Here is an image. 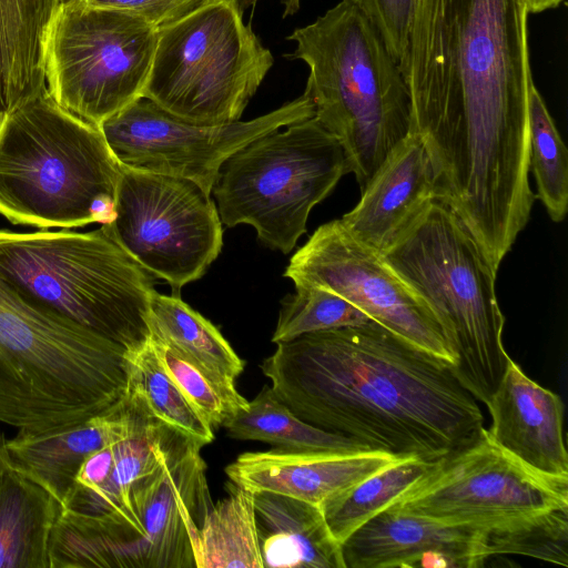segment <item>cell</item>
I'll list each match as a JSON object with an SVG mask.
<instances>
[{
	"label": "cell",
	"mask_w": 568,
	"mask_h": 568,
	"mask_svg": "<svg viewBox=\"0 0 568 568\" xmlns=\"http://www.w3.org/2000/svg\"><path fill=\"white\" fill-rule=\"evenodd\" d=\"M436 197L426 149L410 132L384 159L356 206L341 219L361 242L383 253Z\"/></svg>",
	"instance_id": "obj_20"
},
{
	"label": "cell",
	"mask_w": 568,
	"mask_h": 568,
	"mask_svg": "<svg viewBox=\"0 0 568 568\" xmlns=\"http://www.w3.org/2000/svg\"><path fill=\"white\" fill-rule=\"evenodd\" d=\"M0 275L32 302L126 351L150 337L153 276L109 234L0 229Z\"/></svg>",
	"instance_id": "obj_7"
},
{
	"label": "cell",
	"mask_w": 568,
	"mask_h": 568,
	"mask_svg": "<svg viewBox=\"0 0 568 568\" xmlns=\"http://www.w3.org/2000/svg\"><path fill=\"white\" fill-rule=\"evenodd\" d=\"M225 1H230V2H233L234 4H236L237 0H225Z\"/></svg>",
	"instance_id": "obj_39"
},
{
	"label": "cell",
	"mask_w": 568,
	"mask_h": 568,
	"mask_svg": "<svg viewBox=\"0 0 568 568\" xmlns=\"http://www.w3.org/2000/svg\"><path fill=\"white\" fill-rule=\"evenodd\" d=\"M529 171L537 195L554 222L568 210V154L555 122L534 81L528 91Z\"/></svg>",
	"instance_id": "obj_30"
},
{
	"label": "cell",
	"mask_w": 568,
	"mask_h": 568,
	"mask_svg": "<svg viewBox=\"0 0 568 568\" xmlns=\"http://www.w3.org/2000/svg\"><path fill=\"white\" fill-rule=\"evenodd\" d=\"M196 568H264L254 493L233 485L229 497L212 505L194 549Z\"/></svg>",
	"instance_id": "obj_27"
},
{
	"label": "cell",
	"mask_w": 568,
	"mask_h": 568,
	"mask_svg": "<svg viewBox=\"0 0 568 568\" xmlns=\"http://www.w3.org/2000/svg\"><path fill=\"white\" fill-rule=\"evenodd\" d=\"M487 558L521 555L568 566V509H554L481 528Z\"/></svg>",
	"instance_id": "obj_31"
},
{
	"label": "cell",
	"mask_w": 568,
	"mask_h": 568,
	"mask_svg": "<svg viewBox=\"0 0 568 568\" xmlns=\"http://www.w3.org/2000/svg\"><path fill=\"white\" fill-rule=\"evenodd\" d=\"M120 175L100 128L62 109L47 89L0 123V215L12 224H108Z\"/></svg>",
	"instance_id": "obj_5"
},
{
	"label": "cell",
	"mask_w": 568,
	"mask_h": 568,
	"mask_svg": "<svg viewBox=\"0 0 568 568\" xmlns=\"http://www.w3.org/2000/svg\"><path fill=\"white\" fill-rule=\"evenodd\" d=\"M381 36L392 58L400 62L405 55L416 0H352Z\"/></svg>",
	"instance_id": "obj_34"
},
{
	"label": "cell",
	"mask_w": 568,
	"mask_h": 568,
	"mask_svg": "<svg viewBox=\"0 0 568 568\" xmlns=\"http://www.w3.org/2000/svg\"><path fill=\"white\" fill-rule=\"evenodd\" d=\"M242 14L233 2L207 0L159 29L142 97L187 121H240L274 61Z\"/></svg>",
	"instance_id": "obj_10"
},
{
	"label": "cell",
	"mask_w": 568,
	"mask_h": 568,
	"mask_svg": "<svg viewBox=\"0 0 568 568\" xmlns=\"http://www.w3.org/2000/svg\"><path fill=\"white\" fill-rule=\"evenodd\" d=\"M480 527L385 508L341 545L345 568L466 567L488 559Z\"/></svg>",
	"instance_id": "obj_16"
},
{
	"label": "cell",
	"mask_w": 568,
	"mask_h": 568,
	"mask_svg": "<svg viewBox=\"0 0 568 568\" xmlns=\"http://www.w3.org/2000/svg\"><path fill=\"white\" fill-rule=\"evenodd\" d=\"M60 500L0 447V568H51Z\"/></svg>",
	"instance_id": "obj_22"
},
{
	"label": "cell",
	"mask_w": 568,
	"mask_h": 568,
	"mask_svg": "<svg viewBox=\"0 0 568 568\" xmlns=\"http://www.w3.org/2000/svg\"><path fill=\"white\" fill-rule=\"evenodd\" d=\"M435 463L405 458L323 503L320 508L334 539L342 545L356 529L387 508L424 476Z\"/></svg>",
	"instance_id": "obj_29"
},
{
	"label": "cell",
	"mask_w": 568,
	"mask_h": 568,
	"mask_svg": "<svg viewBox=\"0 0 568 568\" xmlns=\"http://www.w3.org/2000/svg\"><path fill=\"white\" fill-rule=\"evenodd\" d=\"M387 508L490 528L568 509V477L531 469L498 446L484 427L474 442L436 460Z\"/></svg>",
	"instance_id": "obj_13"
},
{
	"label": "cell",
	"mask_w": 568,
	"mask_h": 568,
	"mask_svg": "<svg viewBox=\"0 0 568 568\" xmlns=\"http://www.w3.org/2000/svg\"><path fill=\"white\" fill-rule=\"evenodd\" d=\"M4 439H6V436H4L3 432L0 429V447H1L2 443L4 442Z\"/></svg>",
	"instance_id": "obj_38"
},
{
	"label": "cell",
	"mask_w": 568,
	"mask_h": 568,
	"mask_svg": "<svg viewBox=\"0 0 568 568\" xmlns=\"http://www.w3.org/2000/svg\"><path fill=\"white\" fill-rule=\"evenodd\" d=\"M254 506L264 568H345L318 506L272 493H255Z\"/></svg>",
	"instance_id": "obj_23"
},
{
	"label": "cell",
	"mask_w": 568,
	"mask_h": 568,
	"mask_svg": "<svg viewBox=\"0 0 568 568\" xmlns=\"http://www.w3.org/2000/svg\"><path fill=\"white\" fill-rule=\"evenodd\" d=\"M281 129L230 155L212 191L223 224H248L264 245L287 254L311 210L348 172L341 144L315 116Z\"/></svg>",
	"instance_id": "obj_9"
},
{
	"label": "cell",
	"mask_w": 568,
	"mask_h": 568,
	"mask_svg": "<svg viewBox=\"0 0 568 568\" xmlns=\"http://www.w3.org/2000/svg\"><path fill=\"white\" fill-rule=\"evenodd\" d=\"M125 365V392L140 397L155 418L203 446L214 439L213 428L166 373L150 337L143 346L126 351Z\"/></svg>",
	"instance_id": "obj_28"
},
{
	"label": "cell",
	"mask_w": 568,
	"mask_h": 568,
	"mask_svg": "<svg viewBox=\"0 0 568 568\" xmlns=\"http://www.w3.org/2000/svg\"><path fill=\"white\" fill-rule=\"evenodd\" d=\"M287 39L296 44L290 57L308 67L304 93L314 116L341 144L347 172L363 191L412 132V101L399 67L352 0H342Z\"/></svg>",
	"instance_id": "obj_4"
},
{
	"label": "cell",
	"mask_w": 568,
	"mask_h": 568,
	"mask_svg": "<svg viewBox=\"0 0 568 568\" xmlns=\"http://www.w3.org/2000/svg\"><path fill=\"white\" fill-rule=\"evenodd\" d=\"M133 424V405L124 396L110 408L57 434L17 433L6 438L10 459L63 504L83 462L102 447L125 438Z\"/></svg>",
	"instance_id": "obj_21"
},
{
	"label": "cell",
	"mask_w": 568,
	"mask_h": 568,
	"mask_svg": "<svg viewBox=\"0 0 568 568\" xmlns=\"http://www.w3.org/2000/svg\"><path fill=\"white\" fill-rule=\"evenodd\" d=\"M261 369L297 417L371 450L435 462L484 428L454 365L375 321L276 344Z\"/></svg>",
	"instance_id": "obj_2"
},
{
	"label": "cell",
	"mask_w": 568,
	"mask_h": 568,
	"mask_svg": "<svg viewBox=\"0 0 568 568\" xmlns=\"http://www.w3.org/2000/svg\"><path fill=\"white\" fill-rule=\"evenodd\" d=\"M491 438L531 469L568 477L564 439V403L559 395L529 378L511 358L486 404Z\"/></svg>",
	"instance_id": "obj_19"
},
{
	"label": "cell",
	"mask_w": 568,
	"mask_h": 568,
	"mask_svg": "<svg viewBox=\"0 0 568 568\" xmlns=\"http://www.w3.org/2000/svg\"><path fill=\"white\" fill-rule=\"evenodd\" d=\"M529 13H539L548 9L557 8L562 0H526Z\"/></svg>",
	"instance_id": "obj_37"
},
{
	"label": "cell",
	"mask_w": 568,
	"mask_h": 568,
	"mask_svg": "<svg viewBox=\"0 0 568 568\" xmlns=\"http://www.w3.org/2000/svg\"><path fill=\"white\" fill-rule=\"evenodd\" d=\"M382 254L434 312L455 354L456 376L486 405L510 357L503 343L497 270L473 233L434 197Z\"/></svg>",
	"instance_id": "obj_6"
},
{
	"label": "cell",
	"mask_w": 568,
	"mask_h": 568,
	"mask_svg": "<svg viewBox=\"0 0 568 568\" xmlns=\"http://www.w3.org/2000/svg\"><path fill=\"white\" fill-rule=\"evenodd\" d=\"M125 355L0 275V423L31 435L78 426L124 396Z\"/></svg>",
	"instance_id": "obj_3"
},
{
	"label": "cell",
	"mask_w": 568,
	"mask_h": 568,
	"mask_svg": "<svg viewBox=\"0 0 568 568\" xmlns=\"http://www.w3.org/2000/svg\"><path fill=\"white\" fill-rule=\"evenodd\" d=\"M84 4L125 11L161 29L207 0H75Z\"/></svg>",
	"instance_id": "obj_35"
},
{
	"label": "cell",
	"mask_w": 568,
	"mask_h": 568,
	"mask_svg": "<svg viewBox=\"0 0 568 568\" xmlns=\"http://www.w3.org/2000/svg\"><path fill=\"white\" fill-rule=\"evenodd\" d=\"M526 0H416L405 55L413 128L436 197L503 258L536 199L529 185Z\"/></svg>",
	"instance_id": "obj_1"
},
{
	"label": "cell",
	"mask_w": 568,
	"mask_h": 568,
	"mask_svg": "<svg viewBox=\"0 0 568 568\" xmlns=\"http://www.w3.org/2000/svg\"><path fill=\"white\" fill-rule=\"evenodd\" d=\"M61 0H0V123L47 89L42 44Z\"/></svg>",
	"instance_id": "obj_24"
},
{
	"label": "cell",
	"mask_w": 568,
	"mask_h": 568,
	"mask_svg": "<svg viewBox=\"0 0 568 568\" xmlns=\"http://www.w3.org/2000/svg\"><path fill=\"white\" fill-rule=\"evenodd\" d=\"M282 301L272 342H288L306 333L359 326L372 321L342 296L323 288L295 286Z\"/></svg>",
	"instance_id": "obj_32"
},
{
	"label": "cell",
	"mask_w": 568,
	"mask_h": 568,
	"mask_svg": "<svg viewBox=\"0 0 568 568\" xmlns=\"http://www.w3.org/2000/svg\"><path fill=\"white\" fill-rule=\"evenodd\" d=\"M284 276L295 286L331 291L413 345L455 365L456 357L434 312L387 263L334 220L296 251Z\"/></svg>",
	"instance_id": "obj_15"
},
{
	"label": "cell",
	"mask_w": 568,
	"mask_h": 568,
	"mask_svg": "<svg viewBox=\"0 0 568 568\" xmlns=\"http://www.w3.org/2000/svg\"><path fill=\"white\" fill-rule=\"evenodd\" d=\"M133 405L130 434L91 454L79 468L62 510L80 516L119 513L132 489L156 471L189 438L155 418L140 397L125 392Z\"/></svg>",
	"instance_id": "obj_17"
},
{
	"label": "cell",
	"mask_w": 568,
	"mask_h": 568,
	"mask_svg": "<svg viewBox=\"0 0 568 568\" xmlns=\"http://www.w3.org/2000/svg\"><path fill=\"white\" fill-rule=\"evenodd\" d=\"M234 439L258 440L278 449L353 454L371 450L339 434L315 427L297 417L264 386L253 400L222 425Z\"/></svg>",
	"instance_id": "obj_26"
},
{
	"label": "cell",
	"mask_w": 568,
	"mask_h": 568,
	"mask_svg": "<svg viewBox=\"0 0 568 568\" xmlns=\"http://www.w3.org/2000/svg\"><path fill=\"white\" fill-rule=\"evenodd\" d=\"M258 0H237L236 6L241 12H243L248 7L255 4ZM283 6V18L290 17L297 12L301 7V0H280Z\"/></svg>",
	"instance_id": "obj_36"
},
{
	"label": "cell",
	"mask_w": 568,
	"mask_h": 568,
	"mask_svg": "<svg viewBox=\"0 0 568 568\" xmlns=\"http://www.w3.org/2000/svg\"><path fill=\"white\" fill-rule=\"evenodd\" d=\"M158 31L125 11L61 0L42 44L50 97L65 111L100 128L142 98Z\"/></svg>",
	"instance_id": "obj_11"
},
{
	"label": "cell",
	"mask_w": 568,
	"mask_h": 568,
	"mask_svg": "<svg viewBox=\"0 0 568 568\" xmlns=\"http://www.w3.org/2000/svg\"><path fill=\"white\" fill-rule=\"evenodd\" d=\"M403 459L379 450L339 454L275 448L244 453L225 473L233 485L254 494L283 495L320 507Z\"/></svg>",
	"instance_id": "obj_18"
},
{
	"label": "cell",
	"mask_w": 568,
	"mask_h": 568,
	"mask_svg": "<svg viewBox=\"0 0 568 568\" xmlns=\"http://www.w3.org/2000/svg\"><path fill=\"white\" fill-rule=\"evenodd\" d=\"M312 116L314 106L305 93L253 120L222 124L184 120L142 97L100 130L121 165L183 178L210 194L230 155L265 133Z\"/></svg>",
	"instance_id": "obj_14"
},
{
	"label": "cell",
	"mask_w": 568,
	"mask_h": 568,
	"mask_svg": "<svg viewBox=\"0 0 568 568\" xmlns=\"http://www.w3.org/2000/svg\"><path fill=\"white\" fill-rule=\"evenodd\" d=\"M148 324L151 339L221 381L235 383L244 369L243 359L220 331L180 295H163L154 290L149 302Z\"/></svg>",
	"instance_id": "obj_25"
},
{
	"label": "cell",
	"mask_w": 568,
	"mask_h": 568,
	"mask_svg": "<svg viewBox=\"0 0 568 568\" xmlns=\"http://www.w3.org/2000/svg\"><path fill=\"white\" fill-rule=\"evenodd\" d=\"M151 342L166 373L212 428L222 426L247 404L248 400L237 392L235 383L221 381L168 346L153 339Z\"/></svg>",
	"instance_id": "obj_33"
},
{
	"label": "cell",
	"mask_w": 568,
	"mask_h": 568,
	"mask_svg": "<svg viewBox=\"0 0 568 568\" xmlns=\"http://www.w3.org/2000/svg\"><path fill=\"white\" fill-rule=\"evenodd\" d=\"M202 447L184 442L119 513H65L53 544L57 567L196 568L195 544L212 507Z\"/></svg>",
	"instance_id": "obj_8"
},
{
	"label": "cell",
	"mask_w": 568,
	"mask_h": 568,
	"mask_svg": "<svg viewBox=\"0 0 568 568\" xmlns=\"http://www.w3.org/2000/svg\"><path fill=\"white\" fill-rule=\"evenodd\" d=\"M172 294L201 278L219 256L222 222L210 194L193 181L121 165L114 219L103 224Z\"/></svg>",
	"instance_id": "obj_12"
}]
</instances>
